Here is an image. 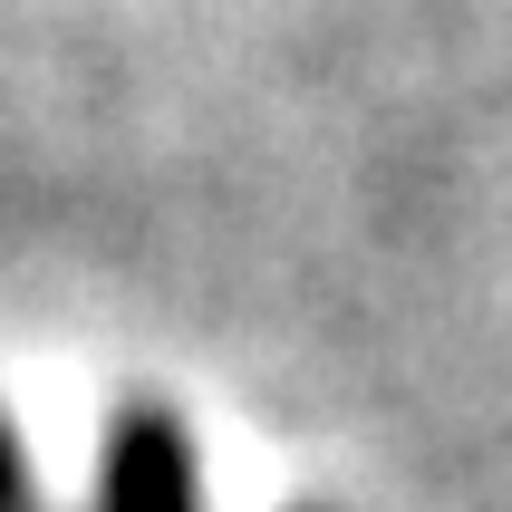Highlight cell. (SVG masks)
<instances>
[{"mask_svg":"<svg viewBox=\"0 0 512 512\" xmlns=\"http://www.w3.org/2000/svg\"><path fill=\"white\" fill-rule=\"evenodd\" d=\"M97 512H203L194 435L174 426L165 406H136V416H116L107 464H97Z\"/></svg>","mask_w":512,"mask_h":512,"instance_id":"cell-1","label":"cell"},{"mask_svg":"<svg viewBox=\"0 0 512 512\" xmlns=\"http://www.w3.org/2000/svg\"><path fill=\"white\" fill-rule=\"evenodd\" d=\"M0 512H39V484H29V445L20 426L0 416Z\"/></svg>","mask_w":512,"mask_h":512,"instance_id":"cell-2","label":"cell"}]
</instances>
